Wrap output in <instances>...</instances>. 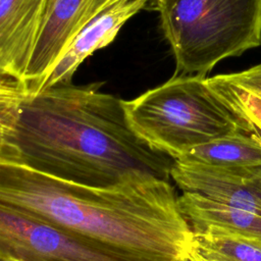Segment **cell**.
Here are the masks:
<instances>
[{"mask_svg":"<svg viewBox=\"0 0 261 261\" xmlns=\"http://www.w3.org/2000/svg\"><path fill=\"white\" fill-rule=\"evenodd\" d=\"M0 163L109 187L134 176L171 180L174 159L135 132L123 101L110 94L71 84L32 93L2 76Z\"/></svg>","mask_w":261,"mask_h":261,"instance_id":"6da1fadb","label":"cell"},{"mask_svg":"<svg viewBox=\"0 0 261 261\" xmlns=\"http://www.w3.org/2000/svg\"><path fill=\"white\" fill-rule=\"evenodd\" d=\"M0 204L123 261H188L194 250L171 180L134 176L92 187L0 163Z\"/></svg>","mask_w":261,"mask_h":261,"instance_id":"7a4b0ae2","label":"cell"},{"mask_svg":"<svg viewBox=\"0 0 261 261\" xmlns=\"http://www.w3.org/2000/svg\"><path fill=\"white\" fill-rule=\"evenodd\" d=\"M135 132L174 160L219 138L245 132L244 125L198 74H175L166 83L123 101Z\"/></svg>","mask_w":261,"mask_h":261,"instance_id":"3957f363","label":"cell"},{"mask_svg":"<svg viewBox=\"0 0 261 261\" xmlns=\"http://www.w3.org/2000/svg\"><path fill=\"white\" fill-rule=\"evenodd\" d=\"M155 8L176 74L204 75L261 46V0H158Z\"/></svg>","mask_w":261,"mask_h":261,"instance_id":"277c9868","label":"cell"},{"mask_svg":"<svg viewBox=\"0 0 261 261\" xmlns=\"http://www.w3.org/2000/svg\"><path fill=\"white\" fill-rule=\"evenodd\" d=\"M0 258L17 261H123L66 230L2 204Z\"/></svg>","mask_w":261,"mask_h":261,"instance_id":"5b68a950","label":"cell"},{"mask_svg":"<svg viewBox=\"0 0 261 261\" xmlns=\"http://www.w3.org/2000/svg\"><path fill=\"white\" fill-rule=\"evenodd\" d=\"M170 175L182 192L261 216V165L222 167L174 160Z\"/></svg>","mask_w":261,"mask_h":261,"instance_id":"8992f818","label":"cell"},{"mask_svg":"<svg viewBox=\"0 0 261 261\" xmlns=\"http://www.w3.org/2000/svg\"><path fill=\"white\" fill-rule=\"evenodd\" d=\"M92 0H44L39 37L23 82L35 92L81 29Z\"/></svg>","mask_w":261,"mask_h":261,"instance_id":"52a82bcc","label":"cell"},{"mask_svg":"<svg viewBox=\"0 0 261 261\" xmlns=\"http://www.w3.org/2000/svg\"><path fill=\"white\" fill-rule=\"evenodd\" d=\"M149 0H120L94 16L77 32L53 69L32 93L58 85H70L71 76L83 61L96 50L108 46L122 25L145 8Z\"/></svg>","mask_w":261,"mask_h":261,"instance_id":"ba28073f","label":"cell"},{"mask_svg":"<svg viewBox=\"0 0 261 261\" xmlns=\"http://www.w3.org/2000/svg\"><path fill=\"white\" fill-rule=\"evenodd\" d=\"M44 0H0V72L23 82L39 37Z\"/></svg>","mask_w":261,"mask_h":261,"instance_id":"9c48e42d","label":"cell"},{"mask_svg":"<svg viewBox=\"0 0 261 261\" xmlns=\"http://www.w3.org/2000/svg\"><path fill=\"white\" fill-rule=\"evenodd\" d=\"M178 205L193 231L215 227L261 242L260 215L192 192H182Z\"/></svg>","mask_w":261,"mask_h":261,"instance_id":"30bf717a","label":"cell"},{"mask_svg":"<svg viewBox=\"0 0 261 261\" xmlns=\"http://www.w3.org/2000/svg\"><path fill=\"white\" fill-rule=\"evenodd\" d=\"M175 160L222 167L261 165V138L239 132L198 146Z\"/></svg>","mask_w":261,"mask_h":261,"instance_id":"8fae6325","label":"cell"},{"mask_svg":"<svg viewBox=\"0 0 261 261\" xmlns=\"http://www.w3.org/2000/svg\"><path fill=\"white\" fill-rule=\"evenodd\" d=\"M194 248L214 261H261V242L223 229L206 227L194 231Z\"/></svg>","mask_w":261,"mask_h":261,"instance_id":"7c38bea8","label":"cell"},{"mask_svg":"<svg viewBox=\"0 0 261 261\" xmlns=\"http://www.w3.org/2000/svg\"><path fill=\"white\" fill-rule=\"evenodd\" d=\"M207 84L241 121L245 132L261 138V96L236 84L227 73L207 77Z\"/></svg>","mask_w":261,"mask_h":261,"instance_id":"4fadbf2b","label":"cell"},{"mask_svg":"<svg viewBox=\"0 0 261 261\" xmlns=\"http://www.w3.org/2000/svg\"><path fill=\"white\" fill-rule=\"evenodd\" d=\"M236 84L261 96V63L239 72L227 73Z\"/></svg>","mask_w":261,"mask_h":261,"instance_id":"5bb4252c","label":"cell"},{"mask_svg":"<svg viewBox=\"0 0 261 261\" xmlns=\"http://www.w3.org/2000/svg\"><path fill=\"white\" fill-rule=\"evenodd\" d=\"M120 0H92V2L90 3L87 11H86V14L82 20V23H81V29L87 23L89 22L94 16H96L97 14H99L102 10L106 9L107 7L113 5L114 3L118 2ZM149 1H158V0H149ZM80 29V30H81Z\"/></svg>","mask_w":261,"mask_h":261,"instance_id":"9a60e30c","label":"cell"},{"mask_svg":"<svg viewBox=\"0 0 261 261\" xmlns=\"http://www.w3.org/2000/svg\"><path fill=\"white\" fill-rule=\"evenodd\" d=\"M188 261H214V260L202 256V255H201L199 252H197V251L195 250V248H194V250H193V252H192V254H191V256H190V258H189Z\"/></svg>","mask_w":261,"mask_h":261,"instance_id":"2e32d148","label":"cell"},{"mask_svg":"<svg viewBox=\"0 0 261 261\" xmlns=\"http://www.w3.org/2000/svg\"><path fill=\"white\" fill-rule=\"evenodd\" d=\"M1 261H17V260L12 258H1Z\"/></svg>","mask_w":261,"mask_h":261,"instance_id":"e0dca14e","label":"cell"}]
</instances>
